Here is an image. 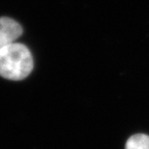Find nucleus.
<instances>
[{"label": "nucleus", "instance_id": "1", "mask_svg": "<svg viewBox=\"0 0 149 149\" xmlns=\"http://www.w3.org/2000/svg\"><path fill=\"white\" fill-rule=\"evenodd\" d=\"M33 57L28 47L12 43L0 50V76L10 80H22L33 70Z\"/></svg>", "mask_w": 149, "mask_h": 149}, {"label": "nucleus", "instance_id": "2", "mask_svg": "<svg viewBox=\"0 0 149 149\" xmlns=\"http://www.w3.org/2000/svg\"><path fill=\"white\" fill-rule=\"evenodd\" d=\"M22 34V27L16 20L10 17H0V50L12 43Z\"/></svg>", "mask_w": 149, "mask_h": 149}, {"label": "nucleus", "instance_id": "3", "mask_svg": "<svg viewBox=\"0 0 149 149\" xmlns=\"http://www.w3.org/2000/svg\"><path fill=\"white\" fill-rule=\"evenodd\" d=\"M125 149H149V136L145 134L131 136L126 141Z\"/></svg>", "mask_w": 149, "mask_h": 149}]
</instances>
